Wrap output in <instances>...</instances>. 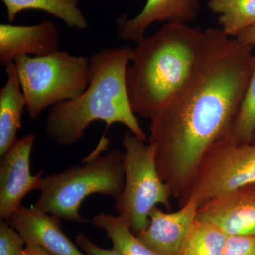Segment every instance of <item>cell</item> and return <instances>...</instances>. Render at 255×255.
Returning a JSON list of instances; mask_svg holds the SVG:
<instances>
[{
  "mask_svg": "<svg viewBox=\"0 0 255 255\" xmlns=\"http://www.w3.org/2000/svg\"><path fill=\"white\" fill-rule=\"evenodd\" d=\"M186 83L150 119L148 141L171 195L186 196L206 155L231 135L255 65L254 48L206 28Z\"/></svg>",
  "mask_w": 255,
  "mask_h": 255,
  "instance_id": "obj_1",
  "label": "cell"
},
{
  "mask_svg": "<svg viewBox=\"0 0 255 255\" xmlns=\"http://www.w3.org/2000/svg\"><path fill=\"white\" fill-rule=\"evenodd\" d=\"M128 46L104 48L89 57L90 81L81 95L50 107L46 122L48 139L60 147H69L84 137L87 127L103 121L108 128L125 125L145 141L143 131L130 106L127 87V70L132 58Z\"/></svg>",
  "mask_w": 255,
  "mask_h": 255,
  "instance_id": "obj_2",
  "label": "cell"
},
{
  "mask_svg": "<svg viewBox=\"0 0 255 255\" xmlns=\"http://www.w3.org/2000/svg\"><path fill=\"white\" fill-rule=\"evenodd\" d=\"M204 37L200 28L167 23L137 42L126 76L134 113L151 119L173 98L195 68Z\"/></svg>",
  "mask_w": 255,
  "mask_h": 255,
  "instance_id": "obj_3",
  "label": "cell"
},
{
  "mask_svg": "<svg viewBox=\"0 0 255 255\" xmlns=\"http://www.w3.org/2000/svg\"><path fill=\"white\" fill-rule=\"evenodd\" d=\"M108 142L101 139L97 153L83 165L43 177L41 194L33 206L60 219L85 223L87 220L79 211L87 196L100 194L117 200L125 186L123 153L115 150L100 156L98 152L105 150Z\"/></svg>",
  "mask_w": 255,
  "mask_h": 255,
  "instance_id": "obj_4",
  "label": "cell"
},
{
  "mask_svg": "<svg viewBox=\"0 0 255 255\" xmlns=\"http://www.w3.org/2000/svg\"><path fill=\"white\" fill-rule=\"evenodd\" d=\"M14 62L31 119L48 107L81 95L90 84L89 57L58 50L43 57L18 55Z\"/></svg>",
  "mask_w": 255,
  "mask_h": 255,
  "instance_id": "obj_5",
  "label": "cell"
},
{
  "mask_svg": "<svg viewBox=\"0 0 255 255\" xmlns=\"http://www.w3.org/2000/svg\"><path fill=\"white\" fill-rule=\"evenodd\" d=\"M144 142L130 130L124 135L125 186L116 200V213L135 235L147 228L149 215L157 204L171 209L172 195L156 167L155 145Z\"/></svg>",
  "mask_w": 255,
  "mask_h": 255,
  "instance_id": "obj_6",
  "label": "cell"
},
{
  "mask_svg": "<svg viewBox=\"0 0 255 255\" xmlns=\"http://www.w3.org/2000/svg\"><path fill=\"white\" fill-rule=\"evenodd\" d=\"M255 184V145L238 144L231 135L218 142L203 160L187 195L199 206L239 188Z\"/></svg>",
  "mask_w": 255,
  "mask_h": 255,
  "instance_id": "obj_7",
  "label": "cell"
},
{
  "mask_svg": "<svg viewBox=\"0 0 255 255\" xmlns=\"http://www.w3.org/2000/svg\"><path fill=\"white\" fill-rule=\"evenodd\" d=\"M34 134L21 137L0 159V218L6 221L30 191L39 189L44 172L32 175L30 157Z\"/></svg>",
  "mask_w": 255,
  "mask_h": 255,
  "instance_id": "obj_8",
  "label": "cell"
},
{
  "mask_svg": "<svg viewBox=\"0 0 255 255\" xmlns=\"http://www.w3.org/2000/svg\"><path fill=\"white\" fill-rule=\"evenodd\" d=\"M183 200L181 209L174 213L164 212L155 206L149 215L147 228L136 234L157 255H182L199 208L196 194H189Z\"/></svg>",
  "mask_w": 255,
  "mask_h": 255,
  "instance_id": "obj_9",
  "label": "cell"
},
{
  "mask_svg": "<svg viewBox=\"0 0 255 255\" xmlns=\"http://www.w3.org/2000/svg\"><path fill=\"white\" fill-rule=\"evenodd\" d=\"M196 219L214 225L228 236H255V184L199 206Z\"/></svg>",
  "mask_w": 255,
  "mask_h": 255,
  "instance_id": "obj_10",
  "label": "cell"
},
{
  "mask_svg": "<svg viewBox=\"0 0 255 255\" xmlns=\"http://www.w3.org/2000/svg\"><path fill=\"white\" fill-rule=\"evenodd\" d=\"M60 220L35 206L21 205L6 221L21 235L26 246L41 247L53 255H86L62 231Z\"/></svg>",
  "mask_w": 255,
  "mask_h": 255,
  "instance_id": "obj_11",
  "label": "cell"
},
{
  "mask_svg": "<svg viewBox=\"0 0 255 255\" xmlns=\"http://www.w3.org/2000/svg\"><path fill=\"white\" fill-rule=\"evenodd\" d=\"M60 33L54 23L33 26L0 24V65L6 67L18 55L46 56L59 50Z\"/></svg>",
  "mask_w": 255,
  "mask_h": 255,
  "instance_id": "obj_12",
  "label": "cell"
},
{
  "mask_svg": "<svg viewBox=\"0 0 255 255\" xmlns=\"http://www.w3.org/2000/svg\"><path fill=\"white\" fill-rule=\"evenodd\" d=\"M199 0H147L145 6L132 18L122 15L117 20V35L124 41L138 42L155 22L187 24L195 19Z\"/></svg>",
  "mask_w": 255,
  "mask_h": 255,
  "instance_id": "obj_13",
  "label": "cell"
},
{
  "mask_svg": "<svg viewBox=\"0 0 255 255\" xmlns=\"http://www.w3.org/2000/svg\"><path fill=\"white\" fill-rule=\"evenodd\" d=\"M5 68L6 82L0 90V157L17 141L16 135L26 106L14 62Z\"/></svg>",
  "mask_w": 255,
  "mask_h": 255,
  "instance_id": "obj_14",
  "label": "cell"
},
{
  "mask_svg": "<svg viewBox=\"0 0 255 255\" xmlns=\"http://www.w3.org/2000/svg\"><path fill=\"white\" fill-rule=\"evenodd\" d=\"M7 18L13 22L24 10H40L62 20L69 28L83 30L88 26L86 18L79 9L80 0H2Z\"/></svg>",
  "mask_w": 255,
  "mask_h": 255,
  "instance_id": "obj_15",
  "label": "cell"
},
{
  "mask_svg": "<svg viewBox=\"0 0 255 255\" xmlns=\"http://www.w3.org/2000/svg\"><path fill=\"white\" fill-rule=\"evenodd\" d=\"M207 5L219 15L221 29L231 38L255 25V0H209Z\"/></svg>",
  "mask_w": 255,
  "mask_h": 255,
  "instance_id": "obj_16",
  "label": "cell"
},
{
  "mask_svg": "<svg viewBox=\"0 0 255 255\" xmlns=\"http://www.w3.org/2000/svg\"><path fill=\"white\" fill-rule=\"evenodd\" d=\"M93 223L105 230L113 244V249L122 255H157L132 233L119 216L100 213L94 217Z\"/></svg>",
  "mask_w": 255,
  "mask_h": 255,
  "instance_id": "obj_17",
  "label": "cell"
},
{
  "mask_svg": "<svg viewBox=\"0 0 255 255\" xmlns=\"http://www.w3.org/2000/svg\"><path fill=\"white\" fill-rule=\"evenodd\" d=\"M228 237L214 225L196 219L181 255H223Z\"/></svg>",
  "mask_w": 255,
  "mask_h": 255,
  "instance_id": "obj_18",
  "label": "cell"
},
{
  "mask_svg": "<svg viewBox=\"0 0 255 255\" xmlns=\"http://www.w3.org/2000/svg\"><path fill=\"white\" fill-rule=\"evenodd\" d=\"M255 133V65L231 131L238 144H251Z\"/></svg>",
  "mask_w": 255,
  "mask_h": 255,
  "instance_id": "obj_19",
  "label": "cell"
},
{
  "mask_svg": "<svg viewBox=\"0 0 255 255\" xmlns=\"http://www.w3.org/2000/svg\"><path fill=\"white\" fill-rule=\"evenodd\" d=\"M24 240L5 220L0 221V255H21Z\"/></svg>",
  "mask_w": 255,
  "mask_h": 255,
  "instance_id": "obj_20",
  "label": "cell"
},
{
  "mask_svg": "<svg viewBox=\"0 0 255 255\" xmlns=\"http://www.w3.org/2000/svg\"><path fill=\"white\" fill-rule=\"evenodd\" d=\"M223 255H255V236H228Z\"/></svg>",
  "mask_w": 255,
  "mask_h": 255,
  "instance_id": "obj_21",
  "label": "cell"
},
{
  "mask_svg": "<svg viewBox=\"0 0 255 255\" xmlns=\"http://www.w3.org/2000/svg\"><path fill=\"white\" fill-rule=\"evenodd\" d=\"M76 244L86 255H122L113 248L112 250H107L97 246L84 234L79 235L77 237Z\"/></svg>",
  "mask_w": 255,
  "mask_h": 255,
  "instance_id": "obj_22",
  "label": "cell"
},
{
  "mask_svg": "<svg viewBox=\"0 0 255 255\" xmlns=\"http://www.w3.org/2000/svg\"><path fill=\"white\" fill-rule=\"evenodd\" d=\"M236 38L241 43L255 49V25L241 32Z\"/></svg>",
  "mask_w": 255,
  "mask_h": 255,
  "instance_id": "obj_23",
  "label": "cell"
},
{
  "mask_svg": "<svg viewBox=\"0 0 255 255\" xmlns=\"http://www.w3.org/2000/svg\"><path fill=\"white\" fill-rule=\"evenodd\" d=\"M21 255H53L50 254L44 249L39 246H31L27 245L25 247Z\"/></svg>",
  "mask_w": 255,
  "mask_h": 255,
  "instance_id": "obj_24",
  "label": "cell"
},
{
  "mask_svg": "<svg viewBox=\"0 0 255 255\" xmlns=\"http://www.w3.org/2000/svg\"><path fill=\"white\" fill-rule=\"evenodd\" d=\"M252 144H254V145H255V133L254 135V137H253V142H252Z\"/></svg>",
  "mask_w": 255,
  "mask_h": 255,
  "instance_id": "obj_25",
  "label": "cell"
}]
</instances>
